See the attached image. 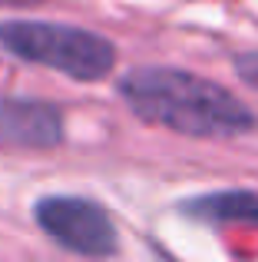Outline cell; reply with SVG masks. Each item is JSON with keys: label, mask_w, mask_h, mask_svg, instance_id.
<instances>
[{"label": "cell", "mask_w": 258, "mask_h": 262, "mask_svg": "<svg viewBox=\"0 0 258 262\" xmlns=\"http://www.w3.org/2000/svg\"><path fill=\"white\" fill-rule=\"evenodd\" d=\"M116 90L142 123L195 140H232L258 126V116L232 90L179 67H136Z\"/></svg>", "instance_id": "cell-1"}, {"label": "cell", "mask_w": 258, "mask_h": 262, "mask_svg": "<svg viewBox=\"0 0 258 262\" xmlns=\"http://www.w3.org/2000/svg\"><path fill=\"white\" fill-rule=\"evenodd\" d=\"M0 47L10 57L46 67L76 83H99L116 67V43L103 33L53 20H4Z\"/></svg>", "instance_id": "cell-2"}, {"label": "cell", "mask_w": 258, "mask_h": 262, "mask_svg": "<svg viewBox=\"0 0 258 262\" xmlns=\"http://www.w3.org/2000/svg\"><path fill=\"white\" fill-rule=\"evenodd\" d=\"M37 226L73 256L110 259L119 252V232L113 216L86 196H43L33 203Z\"/></svg>", "instance_id": "cell-3"}, {"label": "cell", "mask_w": 258, "mask_h": 262, "mask_svg": "<svg viewBox=\"0 0 258 262\" xmlns=\"http://www.w3.org/2000/svg\"><path fill=\"white\" fill-rule=\"evenodd\" d=\"M63 113L33 96H0V146L53 149L63 143Z\"/></svg>", "instance_id": "cell-4"}, {"label": "cell", "mask_w": 258, "mask_h": 262, "mask_svg": "<svg viewBox=\"0 0 258 262\" xmlns=\"http://www.w3.org/2000/svg\"><path fill=\"white\" fill-rule=\"evenodd\" d=\"M189 219L212 226H258V192L255 189H215L192 196L179 206Z\"/></svg>", "instance_id": "cell-5"}, {"label": "cell", "mask_w": 258, "mask_h": 262, "mask_svg": "<svg viewBox=\"0 0 258 262\" xmlns=\"http://www.w3.org/2000/svg\"><path fill=\"white\" fill-rule=\"evenodd\" d=\"M235 73H239V80L245 86H252L258 93V50H248V53H239V57L232 60Z\"/></svg>", "instance_id": "cell-6"}]
</instances>
